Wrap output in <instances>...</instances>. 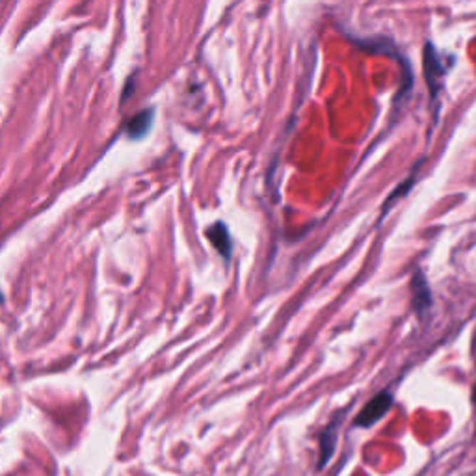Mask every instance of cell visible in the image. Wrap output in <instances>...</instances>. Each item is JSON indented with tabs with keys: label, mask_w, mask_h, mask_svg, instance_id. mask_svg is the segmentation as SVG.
<instances>
[{
	"label": "cell",
	"mask_w": 476,
	"mask_h": 476,
	"mask_svg": "<svg viewBox=\"0 0 476 476\" xmlns=\"http://www.w3.org/2000/svg\"><path fill=\"white\" fill-rule=\"evenodd\" d=\"M393 404H395V398L391 395V391H381L380 395H376L357 413V417L354 418V426L356 428H371L372 424H376L380 418H384L387 415V411L393 408Z\"/></svg>",
	"instance_id": "1"
},
{
	"label": "cell",
	"mask_w": 476,
	"mask_h": 476,
	"mask_svg": "<svg viewBox=\"0 0 476 476\" xmlns=\"http://www.w3.org/2000/svg\"><path fill=\"white\" fill-rule=\"evenodd\" d=\"M423 65H424V75H426V82H428L430 88V97L432 101L438 97V93L441 92V80L445 77V65H443L441 54L435 47H433L432 41L424 45L423 51Z\"/></svg>",
	"instance_id": "2"
},
{
	"label": "cell",
	"mask_w": 476,
	"mask_h": 476,
	"mask_svg": "<svg viewBox=\"0 0 476 476\" xmlns=\"http://www.w3.org/2000/svg\"><path fill=\"white\" fill-rule=\"evenodd\" d=\"M341 421H342V413L337 415V418H333L332 423L327 424L326 428L320 432V438H318L320 454H318V462H317L318 471L327 465V462L332 460L333 453H335V445H337V430Z\"/></svg>",
	"instance_id": "3"
},
{
	"label": "cell",
	"mask_w": 476,
	"mask_h": 476,
	"mask_svg": "<svg viewBox=\"0 0 476 476\" xmlns=\"http://www.w3.org/2000/svg\"><path fill=\"white\" fill-rule=\"evenodd\" d=\"M411 296H413V309L418 314L428 313V309L432 307V292H430L428 281L424 277L423 270H417L411 277Z\"/></svg>",
	"instance_id": "4"
},
{
	"label": "cell",
	"mask_w": 476,
	"mask_h": 476,
	"mask_svg": "<svg viewBox=\"0 0 476 476\" xmlns=\"http://www.w3.org/2000/svg\"><path fill=\"white\" fill-rule=\"evenodd\" d=\"M207 236H208V240L212 242V245L216 248L218 253H220L223 259L226 260L231 259L233 242H231V235H229V229H227L226 223L216 221L214 226L207 229Z\"/></svg>",
	"instance_id": "5"
},
{
	"label": "cell",
	"mask_w": 476,
	"mask_h": 476,
	"mask_svg": "<svg viewBox=\"0 0 476 476\" xmlns=\"http://www.w3.org/2000/svg\"><path fill=\"white\" fill-rule=\"evenodd\" d=\"M151 123H153V110H144L136 114L127 125V132L130 138H142V136L149 130Z\"/></svg>",
	"instance_id": "6"
},
{
	"label": "cell",
	"mask_w": 476,
	"mask_h": 476,
	"mask_svg": "<svg viewBox=\"0 0 476 476\" xmlns=\"http://www.w3.org/2000/svg\"><path fill=\"white\" fill-rule=\"evenodd\" d=\"M472 404H475V408H476V384H475V389H472Z\"/></svg>",
	"instance_id": "7"
}]
</instances>
